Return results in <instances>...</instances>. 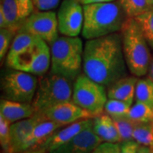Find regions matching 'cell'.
<instances>
[{"mask_svg": "<svg viewBox=\"0 0 153 153\" xmlns=\"http://www.w3.org/2000/svg\"><path fill=\"white\" fill-rule=\"evenodd\" d=\"M121 36L114 33L87 40L84 46L83 73L105 87L127 74Z\"/></svg>", "mask_w": 153, "mask_h": 153, "instance_id": "cell-1", "label": "cell"}, {"mask_svg": "<svg viewBox=\"0 0 153 153\" xmlns=\"http://www.w3.org/2000/svg\"><path fill=\"white\" fill-rule=\"evenodd\" d=\"M51 48L41 38L31 34L18 32L7 54L8 68L34 74H46L51 66Z\"/></svg>", "mask_w": 153, "mask_h": 153, "instance_id": "cell-2", "label": "cell"}, {"mask_svg": "<svg viewBox=\"0 0 153 153\" xmlns=\"http://www.w3.org/2000/svg\"><path fill=\"white\" fill-rule=\"evenodd\" d=\"M82 36L94 39L120 31L128 16L118 0L83 5Z\"/></svg>", "mask_w": 153, "mask_h": 153, "instance_id": "cell-3", "label": "cell"}, {"mask_svg": "<svg viewBox=\"0 0 153 153\" xmlns=\"http://www.w3.org/2000/svg\"><path fill=\"white\" fill-rule=\"evenodd\" d=\"M122 46L127 68L135 76L148 73L151 63L149 45L134 18H128L120 30Z\"/></svg>", "mask_w": 153, "mask_h": 153, "instance_id": "cell-4", "label": "cell"}, {"mask_svg": "<svg viewBox=\"0 0 153 153\" xmlns=\"http://www.w3.org/2000/svg\"><path fill=\"white\" fill-rule=\"evenodd\" d=\"M81 38L60 36L51 45V72L74 82L83 71Z\"/></svg>", "mask_w": 153, "mask_h": 153, "instance_id": "cell-5", "label": "cell"}, {"mask_svg": "<svg viewBox=\"0 0 153 153\" xmlns=\"http://www.w3.org/2000/svg\"><path fill=\"white\" fill-rule=\"evenodd\" d=\"M38 77L37 89L31 103L36 114H42L51 107L72 101L73 82L51 72Z\"/></svg>", "mask_w": 153, "mask_h": 153, "instance_id": "cell-6", "label": "cell"}, {"mask_svg": "<svg viewBox=\"0 0 153 153\" xmlns=\"http://www.w3.org/2000/svg\"><path fill=\"white\" fill-rule=\"evenodd\" d=\"M107 100L106 87L84 73L74 82L72 101L94 117L104 113Z\"/></svg>", "mask_w": 153, "mask_h": 153, "instance_id": "cell-7", "label": "cell"}, {"mask_svg": "<svg viewBox=\"0 0 153 153\" xmlns=\"http://www.w3.org/2000/svg\"><path fill=\"white\" fill-rule=\"evenodd\" d=\"M38 77L34 74L11 69L1 80L3 98L21 103L31 104L38 87Z\"/></svg>", "mask_w": 153, "mask_h": 153, "instance_id": "cell-8", "label": "cell"}, {"mask_svg": "<svg viewBox=\"0 0 153 153\" xmlns=\"http://www.w3.org/2000/svg\"><path fill=\"white\" fill-rule=\"evenodd\" d=\"M18 32L31 34L51 45L59 37L57 14L53 11H33L25 19Z\"/></svg>", "mask_w": 153, "mask_h": 153, "instance_id": "cell-9", "label": "cell"}, {"mask_svg": "<svg viewBox=\"0 0 153 153\" xmlns=\"http://www.w3.org/2000/svg\"><path fill=\"white\" fill-rule=\"evenodd\" d=\"M59 33L69 37H77L84 24L83 5L77 0H63L57 14Z\"/></svg>", "mask_w": 153, "mask_h": 153, "instance_id": "cell-10", "label": "cell"}, {"mask_svg": "<svg viewBox=\"0 0 153 153\" xmlns=\"http://www.w3.org/2000/svg\"><path fill=\"white\" fill-rule=\"evenodd\" d=\"M41 115L45 119L64 126L70 125L83 119L94 118L92 115L74 104L72 101L51 107Z\"/></svg>", "mask_w": 153, "mask_h": 153, "instance_id": "cell-11", "label": "cell"}, {"mask_svg": "<svg viewBox=\"0 0 153 153\" xmlns=\"http://www.w3.org/2000/svg\"><path fill=\"white\" fill-rule=\"evenodd\" d=\"M102 142L101 139L94 132L92 125L77 134L68 142L48 153H92Z\"/></svg>", "mask_w": 153, "mask_h": 153, "instance_id": "cell-12", "label": "cell"}, {"mask_svg": "<svg viewBox=\"0 0 153 153\" xmlns=\"http://www.w3.org/2000/svg\"><path fill=\"white\" fill-rule=\"evenodd\" d=\"M93 118L83 119L58 129L38 148L36 152H48L73 138L77 134L93 125Z\"/></svg>", "mask_w": 153, "mask_h": 153, "instance_id": "cell-13", "label": "cell"}, {"mask_svg": "<svg viewBox=\"0 0 153 153\" xmlns=\"http://www.w3.org/2000/svg\"><path fill=\"white\" fill-rule=\"evenodd\" d=\"M64 126H65L47 119L40 122L25 140L20 153L36 152L55 131Z\"/></svg>", "mask_w": 153, "mask_h": 153, "instance_id": "cell-14", "label": "cell"}, {"mask_svg": "<svg viewBox=\"0 0 153 153\" xmlns=\"http://www.w3.org/2000/svg\"><path fill=\"white\" fill-rule=\"evenodd\" d=\"M45 118L36 114L30 118L23 119L10 126V153H20L23 145L33 129Z\"/></svg>", "mask_w": 153, "mask_h": 153, "instance_id": "cell-15", "label": "cell"}, {"mask_svg": "<svg viewBox=\"0 0 153 153\" xmlns=\"http://www.w3.org/2000/svg\"><path fill=\"white\" fill-rule=\"evenodd\" d=\"M36 114L33 105L1 99L0 101V116L12 124L19 120L30 118Z\"/></svg>", "mask_w": 153, "mask_h": 153, "instance_id": "cell-16", "label": "cell"}, {"mask_svg": "<svg viewBox=\"0 0 153 153\" xmlns=\"http://www.w3.org/2000/svg\"><path fill=\"white\" fill-rule=\"evenodd\" d=\"M137 82V79L135 76H126L117 80L108 87V98L123 101L132 106L135 99Z\"/></svg>", "mask_w": 153, "mask_h": 153, "instance_id": "cell-17", "label": "cell"}, {"mask_svg": "<svg viewBox=\"0 0 153 153\" xmlns=\"http://www.w3.org/2000/svg\"><path fill=\"white\" fill-rule=\"evenodd\" d=\"M93 130L103 142L121 143L113 118L108 114H101L93 118Z\"/></svg>", "mask_w": 153, "mask_h": 153, "instance_id": "cell-18", "label": "cell"}, {"mask_svg": "<svg viewBox=\"0 0 153 153\" xmlns=\"http://www.w3.org/2000/svg\"><path fill=\"white\" fill-rule=\"evenodd\" d=\"M0 13L5 17L6 28L17 33L24 22L20 16L17 0H0Z\"/></svg>", "mask_w": 153, "mask_h": 153, "instance_id": "cell-19", "label": "cell"}, {"mask_svg": "<svg viewBox=\"0 0 153 153\" xmlns=\"http://www.w3.org/2000/svg\"><path fill=\"white\" fill-rule=\"evenodd\" d=\"M135 99V101L145 104L153 109V80L150 76L137 79Z\"/></svg>", "mask_w": 153, "mask_h": 153, "instance_id": "cell-20", "label": "cell"}, {"mask_svg": "<svg viewBox=\"0 0 153 153\" xmlns=\"http://www.w3.org/2000/svg\"><path fill=\"white\" fill-rule=\"evenodd\" d=\"M133 137L140 145L153 149V120L148 123H137L134 128Z\"/></svg>", "mask_w": 153, "mask_h": 153, "instance_id": "cell-21", "label": "cell"}, {"mask_svg": "<svg viewBox=\"0 0 153 153\" xmlns=\"http://www.w3.org/2000/svg\"><path fill=\"white\" fill-rule=\"evenodd\" d=\"M134 19L140 27L149 46L153 49V7Z\"/></svg>", "mask_w": 153, "mask_h": 153, "instance_id": "cell-22", "label": "cell"}, {"mask_svg": "<svg viewBox=\"0 0 153 153\" xmlns=\"http://www.w3.org/2000/svg\"><path fill=\"white\" fill-rule=\"evenodd\" d=\"M128 18H135L149 10L148 0H118Z\"/></svg>", "mask_w": 153, "mask_h": 153, "instance_id": "cell-23", "label": "cell"}, {"mask_svg": "<svg viewBox=\"0 0 153 153\" xmlns=\"http://www.w3.org/2000/svg\"><path fill=\"white\" fill-rule=\"evenodd\" d=\"M128 116L136 123H148L153 120V109L145 104L135 101L131 106Z\"/></svg>", "mask_w": 153, "mask_h": 153, "instance_id": "cell-24", "label": "cell"}, {"mask_svg": "<svg viewBox=\"0 0 153 153\" xmlns=\"http://www.w3.org/2000/svg\"><path fill=\"white\" fill-rule=\"evenodd\" d=\"M112 118L118 129L121 142L133 140V131L137 123L132 120L128 116L113 117Z\"/></svg>", "mask_w": 153, "mask_h": 153, "instance_id": "cell-25", "label": "cell"}, {"mask_svg": "<svg viewBox=\"0 0 153 153\" xmlns=\"http://www.w3.org/2000/svg\"><path fill=\"white\" fill-rule=\"evenodd\" d=\"M131 106L128 103L117 99H108L105 105L104 111L111 117L128 116Z\"/></svg>", "mask_w": 153, "mask_h": 153, "instance_id": "cell-26", "label": "cell"}, {"mask_svg": "<svg viewBox=\"0 0 153 153\" xmlns=\"http://www.w3.org/2000/svg\"><path fill=\"white\" fill-rule=\"evenodd\" d=\"M10 126L11 124L0 116V144L4 153H10Z\"/></svg>", "mask_w": 153, "mask_h": 153, "instance_id": "cell-27", "label": "cell"}, {"mask_svg": "<svg viewBox=\"0 0 153 153\" xmlns=\"http://www.w3.org/2000/svg\"><path fill=\"white\" fill-rule=\"evenodd\" d=\"M16 33L8 28H0V59L2 60L11 47V43Z\"/></svg>", "mask_w": 153, "mask_h": 153, "instance_id": "cell-28", "label": "cell"}, {"mask_svg": "<svg viewBox=\"0 0 153 153\" xmlns=\"http://www.w3.org/2000/svg\"><path fill=\"white\" fill-rule=\"evenodd\" d=\"M92 153H120V143L102 142L94 149Z\"/></svg>", "mask_w": 153, "mask_h": 153, "instance_id": "cell-29", "label": "cell"}, {"mask_svg": "<svg viewBox=\"0 0 153 153\" xmlns=\"http://www.w3.org/2000/svg\"><path fill=\"white\" fill-rule=\"evenodd\" d=\"M19 4V14L23 20H25L34 11L33 0H17Z\"/></svg>", "mask_w": 153, "mask_h": 153, "instance_id": "cell-30", "label": "cell"}, {"mask_svg": "<svg viewBox=\"0 0 153 153\" xmlns=\"http://www.w3.org/2000/svg\"><path fill=\"white\" fill-rule=\"evenodd\" d=\"M62 0H33L35 9L38 11H52L57 8Z\"/></svg>", "mask_w": 153, "mask_h": 153, "instance_id": "cell-31", "label": "cell"}, {"mask_svg": "<svg viewBox=\"0 0 153 153\" xmlns=\"http://www.w3.org/2000/svg\"><path fill=\"white\" fill-rule=\"evenodd\" d=\"M140 145L134 140L120 143V153H137Z\"/></svg>", "mask_w": 153, "mask_h": 153, "instance_id": "cell-32", "label": "cell"}, {"mask_svg": "<svg viewBox=\"0 0 153 153\" xmlns=\"http://www.w3.org/2000/svg\"><path fill=\"white\" fill-rule=\"evenodd\" d=\"M82 5L89 4H95V3H105V2H111L115 1L116 0H77Z\"/></svg>", "mask_w": 153, "mask_h": 153, "instance_id": "cell-33", "label": "cell"}, {"mask_svg": "<svg viewBox=\"0 0 153 153\" xmlns=\"http://www.w3.org/2000/svg\"><path fill=\"white\" fill-rule=\"evenodd\" d=\"M137 153H153V149L148 146L140 145Z\"/></svg>", "mask_w": 153, "mask_h": 153, "instance_id": "cell-34", "label": "cell"}, {"mask_svg": "<svg viewBox=\"0 0 153 153\" xmlns=\"http://www.w3.org/2000/svg\"><path fill=\"white\" fill-rule=\"evenodd\" d=\"M149 75H150V77L153 80V58L151 60L150 69H149Z\"/></svg>", "mask_w": 153, "mask_h": 153, "instance_id": "cell-35", "label": "cell"}, {"mask_svg": "<svg viewBox=\"0 0 153 153\" xmlns=\"http://www.w3.org/2000/svg\"><path fill=\"white\" fill-rule=\"evenodd\" d=\"M148 2H149V4L151 7H153V0H148Z\"/></svg>", "mask_w": 153, "mask_h": 153, "instance_id": "cell-36", "label": "cell"}, {"mask_svg": "<svg viewBox=\"0 0 153 153\" xmlns=\"http://www.w3.org/2000/svg\"><path fill=\"white\" fill-rule=\"evenodd\" d=\"M31 153H37V152H31Z\"/></svg>", "mask_w": 153, "mask_h": 153, "instance_id": "cell-37", "label": "cell"}]
</instances>
